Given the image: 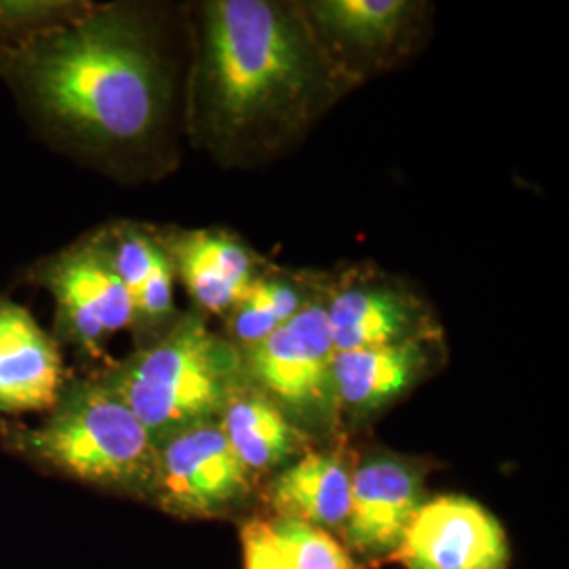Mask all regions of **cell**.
I'll return each instance as SVG.
<instances>
[{
  "label": "cell",
  "mask_w": 569,
  "mask_h": 569,
  "mask_svg": "<svg viewBox=\"0 0 569 569\" xmlns=\"http://www.w3.org/2000/svg\"><path fill=\"white\" fill-rule=\"evenodd\" d=\"M413 4L406 0H323L310 4L319 28L333 41L378 51L397 39Z\"/></svg>",
  "instance_id": "cell-16"
},
{
  "label": "cell",
  "mask_w": 569,
  "mask_h": 569,
  "mask_svg": "<svg viewBox=\"0 0 569 569\" xmlns=\"http://www.w3.org/2000/svg\"><path fill=\"white\" fill-rule=\"evenodd\" d=\"M251 472L230 448L220 422L186 428L157 443L150 498L178 517L209 519L241 505Z\"/></svg>",
  "instance_id": "cell-7"
},
{
  "label": "cell",
  "mask_w": 569,
  "mask_h": 569,
  "mask_svg": "<svg viewBox=\"0 0 569 569\" xmlns=\"http://www.w3.org/2000/svg\"><path fill=\"white\" fill-rule=\"evenodd\" d=\"M30 279L53 298L56 340L96 352L110 336L136 327L131 293L93 234L39 260Z\"/></svg>",
  "instance_id": "cell-5"
},
{
  "label": "cell",
  "mask_w": 569,
  "mask_h": 569,
  "mask_svg": "<svg viewBox=\"0 0 569 569\" xmlns=\"http://www.w3.org/2000/svg\"><path fill=\"white\" fill-rule=\"evenodd\" d=\"M352 472L340 453L306 451L266 488L272 515L315 528H345Z\"/></svg>",
  "instance_id": "cell-12"
},
{
  "label": "cell",
  "mask_w": 569,
  "mask_h": 569,
  "mask_svg": "<svg viewBox=\"0 0 569 569\" xmlns=\"http://www.w3.org/2000/svg\"><path fill=\"white\" fill-rule=\"evenodd\" d=\"M218 422L249 472L284 467L306 448L305 435L262 390L239 388Z\"/></svg>",
  "instance_id": "cell-15"
},
{
  "label": "cell",
  "mask_w": 569,
  "mask_h": 569,
  "mask_svg": "<svg viewBox=\"0 0 569 569\" xmlns=\"http://www.w3.org/2000/svg\"><path fill=\"white\" fill-rule=\"evenodd\" d=\"M176 277L203 312H230L253 283V258L220 230H192L161 239Z\"/></svg>",
  "instance_id": "cell-11"
},
{
  "label": "cell",
  "mask_w": 569,
  "mask_h": 569,
  "mask_svg": "<svg viewBox=\"0 0 569 569\" xmlns=\"http://www.w3.org/2000/svg\"><path fill=\"white\" fill-rule=\"evenodd\" d=\"M243 355L201 315H183L102 380L142 422L154 443L220 420L241 388Z\"/></svg>",
  "instance_id": "cell-3"
},
{
  "label": "cell",
  "mask_w": 569,
  "mask_h": 569,
  "mask_svg": "<svg viewBox=\"0 0 569 569\" xmlns=\"http://www.w3.org/2000/svg\"><path fill=\"white\" fill-rule=\"evenodd\" d=\"M428 333L397 345L336 352L333 387L338 406L369 413L401 397L428 363Z\"/></svg>",
  "instance_id": "cell-13"
},
{
  "label": "cell",
  "mask_w": 569,
  "mask_h": 569,
  "mask_svg": "<svg viewBox=\"0 0 569 569\" xmlns=\"http://www.w3.org/2000/svg\"><path fill=\"white\" fill-rule=\"evenodd\" d=\"M266 523L291 568L357 569L350 552L326 529L281 517H272Z\"/></svg>",
  "instance_id": "cell-17"
},
{
  "label": "cell",
  "mask_w": 569,
  "mask_h": 569,
  "mask_svg": "<svg viewBox=\"0 0 569 569\" xmlns=\"http://www.w3.org/2000/svg\"><path fill=\"white\" fill-rule=\"evenodd\" d=\"M89 7L66 0H0V49L61 28L81 18Z\"/></svg>",
  "instance_id": "cell-18"
},
{
  "label": "cell",
  "mask_w": 569,
  "mask_h": 569,
  "mask_svg": "<svg viewBox=\"0 0 569 569\" xmlns=\"http://www.w3.org/2000/svg\"><path fill=\"white\" fill-rule=\"evenodd\" d=\"M244 569H293L262 519L247 521L241 529Z\"/></svg>",
  "instance_id": "cell-19"
},
{
  "label": "cell",
  "mask_w": 569,
  "mask_h": 569,
  "mask_svg": "<svg viewBox=\"0 0 569 569\" xmlns=\"http://www.w3.org/2000/svg\"><path fill=\"white\" fill-rule=\"evenodd\" d=\"M66 382L60 342L28 308L0 298V413H47Z\"/></svg>",
  "instance_id": "cell-10"
},
{
  "label": "cell",
  "mask_w": 569,
  "mask_h": 569,
  "mask_svg": "<svg viewBox=\"0 0 569 569\" xmlns=\"http://www.w3.org/2000/svg\"><path fill=\"white\" fill-rule=\"evenodd\" d=\"M509 540L500 521L465 496L425 502L388 561L406 569H507Z\"/></svg>",
  "instance_id": "cell-8"
},
{
  "label": "cell",
  "mask_w": 569,
  "mask_h": 569,
  "mask_svg": "<svg viewBox=\"0 0 569 569\" xmlns=\"http://www.w3.org/2000/svg\"><path fill=\"white\" fill-rule=\"evenodd\" d=\"M244 373L277 406L300 418L323 420L336 406V348L326 306L305 305L296 317L243 352Z\"/></svg>",
  "instance_id": "cell-6"
},
{
  "label": "cell",
  "mask_w": 569,
  "mask_h": 569,
  "mask_svg": "<svg viewBox=\"0 0 569 569\" xmlns=\"http://www.w3.org/2000/svg\"><path fill=\"white\" fill-rule=\"evenodd\" d=\"M336 352L397 345L428 333L425 315L413 298L392 287H352L326 306Z\"/></svg>",
  "instance_id": "cell-14"
},
{
  "label": "cell",
  "mask_w": 569,
  "mask_h": 569,
  "mask_svg": "<svg viewBox=\"0 0 569 569\" xmlns=\"http://www.w3.org/2000/svg\"><path fill=\"white\" fill-rule=\"evenodd\" d=\"M425 502L422 477L413 468L395 458L369 460L352 472L345 523L348 547L367 559H388Z\"/></svg>",
  "instance_id": "cell-9"
},
{
  "label": "cell",
  "mask_w": 569,
  "mask_h": 569,
  "mask_svg": "<svg viewBox=\"0 0 569 569\" xmlns=\"http://www.w3.org/2000/svg\"><path fill=\"white\" fill-rule=\"evenodd\" d=\"M199 49L201 112L224 142L305 119L326 84L310 30L274 2L204 4Z\"/></svg>",
  "instance_id": "cell-2"
},
{
  "label": "cell",
  "mask_w": 569,
  "mask_h": 569,
  "mask_svg": "<svg viewBox=\"0 0 569 569\" xmlns=\"http://www.w3.org/2000/svg\"><path fill=\"white\" fill-rule=\"evenodd\" d=\"M0 74L53 133L98 152L152 142L171 102L157 37L122 4L89 7L61 28L2 47Z\"/></svg>",
  "instance_id": "cell-1"
},
{
  "label": "cell",
  "mask_w": 569,
  "mask_h": 569,
  "mask_svg": "<svg viewBox=\"0 0 569 569\" xmlns=\"http://www.w3.org/2000/svg\"><path fill=\"white\" fill-rule=\"evenodd\" d=\"M9 446L87 486L150 496L157 443L103 380H68L41 425L13 428Z\"/></svg>",
  "instance_id": "cell-4"
}]
</instances>
